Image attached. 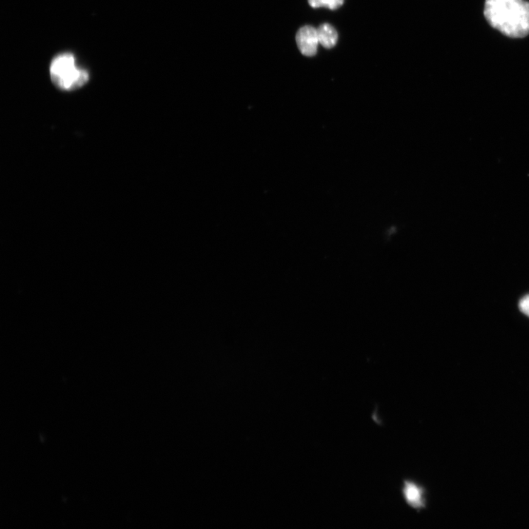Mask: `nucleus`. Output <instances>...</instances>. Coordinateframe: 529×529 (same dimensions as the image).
Returning <instances> with one entry per match:
<instances>
[{
  "instance_id": "423d86ee",
  "label": "nucleus",
  "mask_w": 529,
  "mask_h": 529,
  "mask_svg": "<svg viewBox=\"0 0 529 529\" xmlns=\"http://www.w3.org/2000/svg\"><path fill=\"white\" fill-rule=\"evenodd\" d=\"M308 3L313 8H327L334 11L343 5L344 0H308Z\"/></svg>"
},
{
  "instance_id": "f03ea898",
  "label": "nucleus",
  "mask_w": 529,
  "mask_h": 529,
  "mask_svg": "<svg viewBox=\"0 0 529 529\" xmlns=\"http://www.w3.org/2000/svg\"><path fill=\"white\" fill-rule=\"evenodd\" d=\"M76 59L71 53H63L55 57L50 65V72L53 84L64 91L81 89L89 81L87 71L78 68Z\"/></svg>"
},
{
  "instance_id": "20e7f679",
  "label": "nucleus",
  "mask_w": 529,
  "mask_h": 529,
  "mask_svg": "<svg viewBox=\"0 0 529 529\" xmlns=\"http://www.w3.org/2000/svg\"><path fill=\"white\" fill-rule=\"evenodd\" d=\"M296 40L303 55L312 57L317 55L319 45L317 28L309 25L300 28L297 34Z\"/></svg>"
},
{
  "instance_id": "7ed1b4c3",
  "label": "nucleus",
  "mask_w": 529,
  "mask_h": 529,
  "mask_svg": "<svg viewBox=\"0 0 529 529\" xmlns=\"http://www.w3.org/2000/svg\"><path fill=\"white\" fill-rule=\"evenodd\" d=\"M403 498L410 508L421 512L426 507V489L414 480L405 479L402 489Z\"/></svg>"
},
{
  "instance_id": "f257e3e1",
  "label": "nucleus",
  "mask_w": 529,
  "mask_h": 529,
  "mask_svg": "<svg viewBox=\"0 0 529 529\" xmlns=\"http://www.w3.org/2000/svg\"><path fill=\"white\" fill-rule=\"evenodd\" d=\"M484 15L488 24L505 36L529 35V3L525 0H486Z\"/></svg>"
},
{
  "instance_id": "39448f33",
  "label": "nucleus",
  "mask_w": 529,
  "mask_h": 529,
  "mask_svg": "<svg viewBox=\"0 0 529 529\" xmlns=\"http://www.w3.org/2000/svg\"><path fill=\"white\" fill-rule=\"evenodd\" d=\"M319 44L326 49L334 47L339 40L336 30L331 25L322 24L318 29Z\"/></svg>"
},
{
  "instance_id": "0eeeda50",
  "label": "nucleus",
  "mask_w": 529,
  "mask_h": 529,
  "mask_svg": "<svg viewBox=\"0 0 529 529\" xmlns=\"http://www.w3.org/2000/svg\"><path fill=\"white\" fill-rule=\"evenodd\" d=\"M519 308L525 315L529 317V295L525 296L520 301Z\"/></svg>"
}]
</instances>
